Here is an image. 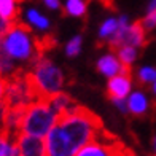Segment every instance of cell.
Returning a JSON list of instances; mask_svg holds the SVG:
<instances>
[{
    "label": "cell",
    "mask_w": 156,
    "mask_h": 156,
    "mask_svg": "<svg viewBox=\"0 0 156 156\" xmlns=\"http://www.w3.org/2000/svg\"><path fill=\"white\" fill-rule=\"evenodd\" d=\"M150 91H151V93H153V94L156 96V81H154V83L151 84V88H150Z\"/></svg>",
    "instance_id": "26"
},
{
    "label": "cell",
    "mask_w": 156,
    "mask_h": 156,
    "mask_svg": "<svg viewBox=\"0 0 156 156\" xmlns=\"http://www.w3.org/2000/svg\"><path fill=\"white\" fill-rule=\"evenodd\" d=\"M89 0H67L66 6L62 8V16L84 18L88 13Z\"/></svg>",
    "instance_id": "13"
},
{
    "label": "cell",
    "mask_w": 156,
    "mask_h": 156,
    "mask_svg": "<svg viewBox=\"0 0 156 156\" xmlns=\"http://www.w3.org/2000/svg\"><path fill=\"white\" fill-rule=\"evenodd\" d=\"M0 48L18 64L21 62L29 67L40 58L35 49V37L32 34V27L23 21L11 23L10 29L6 30L0 43Z\"/></svg>",
    "instance_id": "1"
},
{
    "label": "cell",
    "mask_w": 156,
    "mask_h": 156,
    "mask_svg": "<svg viewBox=\"0 0 156 156\" xmlns=\"http://www.w3.org/2000/svg\"><path fill=\"white\" fill-rule=\"evenodd\" d=\"M26 21L29 26L35 27V29H38V30H48L49 26H51L49 24V19L35 8L26 10Z\"/></svg>",
    "instance_id": "14"
},
{
    "label": "cell",
    "mask_w": 156,
    "mask_h": 156,
    "mask_svg": "<svg viewBox=\"0 0 156 156\" xmlns=\"http://www.w3.org/2000/svg\"><path fill=\"white\" fill-rule=\"evenodd\" d=\"M142 26H144V29L150 34L153 29H156V10L153 11H147L145 18H142Z\"/></svg>",
    "instance_id": "19"
},
{
    "label": "cell",
    "mask_w": 156,
    "mask_h": 156,
    "mask_svg": "<svg viewBox=\"0 0 156 156\" xmlns=\"http://www.w3.org/2000/svg\"><path fill=\"white\" fill-rule=\"evenodd\" d=\"M132 88V75H116L112 76L107 83V91H105V97L108 101L113 99H126L131 94Z\"/></svg>",
    "instance_id": "5"
},
{
    "label": "cell",
    "mask_w": 156,
    "mask_h": 156,
    "mask_svg": "<svg viewBox=\"0 0 156 156\" xmlns=\"http://www.w3.org/2000/svg\"><path fill=\"white\" fill-rule=\"evenodd\" d=\"M27 107H8L5 115V121L2 126V131L8 132L10 136L16 137L21 131V124L24 119V113Z\"/></svg>",
    "instance_id": "8"
},
{
    "label": "cell",
    "mask_w": 156,
    "mask_h": 156,
    "mask_svg": "<svg viewBox=\"0 0 156 156\" xmlns=\"http://www.w3.org/2000/svg\"><path fill=\"white\" fill-rule=\"evenodd\" d=\"M96 69L99 73H102L105 76H116V75H134L132 69L124 67L121 62L118 61V58L115 54H105L102 58H99V61L96 62Z\"/></svg>",
    "instance_id": "6"
},
{
    "label": "cell",
    "mask_w": 156,
    "mask_h": 156,
    "mask_svg": "<svg viewBox=\"0 0 156 156\" xmlns=\"http://www.w3.org/2000/svg\"><path fill=\"white\" fill-rule=\"evenodd\" d=\"M118 30V19L116 18H108L105 19L101 29H99V35H97V43L96 46L97 48H107V41L115 35V32Z\"/></svg>",
    "instance_id": "11"
},
{
    "label": "cell",
    "mask_w": 156,
    "mask_h": 156,
    "mask_svg": "<svg viewBox=\"0 0 156 156\" xmlns=\"http://www.w3.org/2000/svg\"><path fill=\"white\" fill-rule=\"evenodd\" d=\"M123 147L124 144L115 134L104 129L96 140L80 148L75 153V156H118Z\"/></svg>",
    "instance_id": "4"
},
{
    "label": "cell",
    "mask_w": 156,
    "mask_h": 156,
    "mask_svg": "<svg viewBox=\"0 0 156 156\" xmlns=\"http://www.w3.org/2000/svg\"><path fill=\"white\" fill-rule=\"evenodd\" d=\"M23 70H27V69L19 66L15 59H11L10 56L0 48V78H3L6 81V80H10V78H13L15 75H18L19 72H23Z\"/></svg>",
    "instance_id": "10"
},
{
    "label": "cell",
    "mask_w": 156,
    "mask_h": 156,
    "mask_svg": "<svg viewBox=\"0 0 156 156\" xmlns=\"http://www.w3.org/2000/svg\"><path fill=\"white\" fill-rule=\"evenodd\" d=\"M127 112L131 113L132 116H145L148 113V108H150L151 102H148L147 96L142 93V91H134L132 94H129V97H127Z\"/></svg>",
    "instance_id": "9"
},
{
    "label": "cell",
    "mask_w": 156,
    "mask_h": 156,
    "mask_svg": "<svg viewBox=\"0 0 156 156\" xmlns=\"http://www.w3.org/2000/svg\"><path fill=\"white\" fill-rule=\"evenodd\" d=\"M56 121H58V115L53 110L51 104L48 102V99H37L30 105H27L19 134L45 139Z\"/></svg>",
    "instance_id": "3"
},
{
    "label": "cell",
    "mask_w": 156,
    "mask_h": 156,
    "mask_svg": "<svg viewBox=\"0 0 156 156\" xmlns=\"http://www.w3.org/2000/svg\"><path fill=\"white\" fill-rule=\"evenodd\" d=\"M5 91H6V81L3 78H0V104H2L3 99H5Z\"/></svg>",
    "instance_id": "23"
},
{
    "label": "cell",
    "mask_w": 156,
    "mask_h": 156,
    "mask_svg": "<svg viewBox=\"0 0 156 156\" xmlns=\"http://www.w3.org/2000/svg\"><path fill=\"white\" fill-rule=\"evenodd\" d=\"M27 72L32 78V83L40 99H49L56 96L58 93H61L66 84V76H64L62 70L46 56H40L27 69Z\"/></svg>",
    "instance_id": "2"
},
{
    "label": "cell",
    "mask_w": 156,
    "mask_h": 156,
    "mask_svg": "<svg viewBox=\"0 0 156 156\" xmlns=\"http://www.w3.org/2000/svg\"><path fill=\"white\" fill-rule=\"evenodd\" d=\"M136 81L142 89L150 91L151 84L156 81V69L154 67H142L136 73Z\"/></svg>",
    "instance_id": "15"
},
{
    "label": "cell",
    "mask_w": 156,
    "mask_h": 156,
    "mask_svg": "<svg viewBox=\"0 0 156 156\" xmlns=\"http://www.w3.org/2000/svg\"><path fill=\"white\" fill-rule=\"evenodd\" d=\"M151 147H153V154H156V134L153 136V140H151Z\"/></svg>",
    "instance_id": "25"
},
{
    "label": "cell",
    "mask_w": 156,
    "mask_h": 156,
    "mask_svg": "<svg viewBox=\"0 0 156 156\" xmlns=\"http://www.w3.org/2000/svg\"><path fill=\"white\" fill-rule=\"evenodd\" d=\"M110 102H112L113 105H115L116 108L121 110V112L124 113V115H127V113H129V112H127V104H126L124 99H113V101H110Z\"/></svg>",
    "instance_id": "20"
},
{
    "label": "cell",
    "mask_w": 156,
    "mask_h": 156,
    "mask_svg": "<svg viewBox=\"0 0 156 156\" xmlns=\"http://www.w3.org/2000/svg\"><path fill=\"white\" fill-rule=\"evenodd\" d=\"M10 23H6V21L0 16V43H2V40H3V37H5V34H6V30L10 29Z\"/></svg>",
    "instance_id": "21"
},
{
    "label": "cell",
    "mask_w": 156,
    "mask_h": 156,
    "mask_svg": "<svg viewBox=\"0 0 156 156\" xmlns=\"http://www.w3.org/2000/svg\"><path fill=\"white\" fill-rule=\"evenodd\" d=\"M118 156H137V154L134 153L129 147H126V145H124V147L121 148V151H119V154H118Z\"/></svg>",
    "instance_id": "24"
},
{
    "label": "cell",
    "mask_w": 156,
    "mask_h": 156,
    "mask_svg": "<svg viewBox=\"0 0 156 156\" xmlns=\"http://www.w3.org/2000/svg\"><path fill=\"white\" fill-rule=\"evenodd\" d=\"M81 43H83V37L81 35H75V37L66 45V54L69 58H75L80 54L81 51Z\"/></svg>",
    "instance_id": "18"
},
{
    "label": "cell",
    "mask_w": 156,
    "mask_h": 156,
    "mask_svg": "<svg viewBox=\"0 0 156 156\" xmlns=\"http://www.w3.org/2000/svg\"><path fill=\"white\" fill-rule=\"evenodd\" d=\"M23 0H0V16L6 23H16L19 21V3Z\"/></svg>",
    "instance_id": "12"
},
{
    "label": "cell",
    "mask_w": 156,
    "mask_h": 156,
    "mask_svg": "<svg viewBox=\"0 0 156 156\" xmlns=\"http://www.w3.org/2000/svg\"><path fill=\"white\" fill-rule=\"evenodd\" d=\"M115 54H116L118 61L121 62L124 67L132 69V64L139 58V49L134 48V46H121L115 51Z\"/></svg>",
    "instance_id": "16"
},
{
    "label": "cell",
    "mask_w": 156,
    "mask_h": 156,
    "mask_svg": "<svg viewBox=\"0 0 156 156\" xmlns=\"http://www.w3.org/2000/svg\"><path fill=\"white\" fill-rule=\"evenodd\" d=\"M16 144L19 148V156H46L45 139L26 136V134H18Z\"/></svg>",
    "instance_id": "7"
},
{
    "label": "cell",
    "mask_w": 156,
    "mask_h": 156,
    "mask_svg": "<svg viewBox=\"0 0 156 156\" xmlns=\"http://www.w3.org/2000/svg\"><path fill=\"white\" fill-rule=\"evenodd\" d=\"M45 5L48 6L49 10H61V3L59 0H43Z\"/></svg>",
    "instance_id": "22"
},
{
    "label": "cell",
    "mask_w": 156,
    "mask_h": 156,
    "mask_svg": "<svg viewBox=\"0 0 156 156\" xmlns=\"http://www.w3.org/2000/svg\"><path fill=\"white\" fill-rule=\"evenodd\" d=\"M15 148H16V137L10 136L5 131H0V156H11Z\"/></svg>",
    "instance_id": "17"
}]
</instances>
